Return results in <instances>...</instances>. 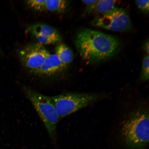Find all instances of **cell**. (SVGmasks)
<instances>
[{
	"label": "cell",
	"mask_w": 149,
	"mask_h": 149,
	"mask_svg": "<svg viewBox=\"0 0 149 149\" xmlns=\"http://www.w3.org/2000/svg\"><path fill=\"white\" fill-rule=\"evenodd\" d=\"M75 45L82 58L91 64L109 60L116 55L121 47L116 37L88 29L77 33Z\"/></svg>",
	"instance_id": "obj_1"
},
{
	"label": "cell",
	"mask_w": 149,
	"mask_h": 149,
	"mask_svg": "<svg viewBox=\"0 0 149 149\" xmlns=\"http://www.w3.org/2000/svg\"><path fill=\"white\" fill-rule=\"evenodd\" d=\"M149 112L144 108L134 111L123 124L121 134L126 144L133 148H141L149 141Z\"/></svg>",
	"instance_id": "obj_2"
},
{
	"label": "cell",
	"mask_w": 149,
	"mask_h": 149,
	"mask_svg": "<svg viewBox=\"0 0 149 149\" xmlns=\"http://www.w3.org/2000/svg\"><path fill=\"white\" fill-rule=\"evenodd\" d=\"M24 92L41 119L50 137L52 139H54L59 119L51 97L27 87L24 88Z\"/></svg>",
	"instance_id": "obj_3"
},
{
	"label": "cell",
	"mask_w": 149,
	"mask_h": 149,
	"mask_svg": "<svg viewBox=\"0 0 149 149\" xmlns=\"http://www.w3.org/2000/svg\"><path fill=\"white\" fill-rule=\"evenodd\" d=\"M97 94L65 93L52 97L59 120L95 101Z\"/></svg>",
	"instance_id": "obj_4"
},
{
	"label": "cell",
	"mask_w": 149,
	"mask_h": 149,
	"mask_svg": "<svg viewBox=\"0 0 149 149\" xmlns=\"http://www.w3.org/2000/svg\"><path fill=\"white\" fill-rule=\"evenodd\" d=\"M92 24L95 26L118 32L129 30L132 26L127 12L124 9L117 7L105 13L97 15Z\"/></svg>",
	"instance_id": "obj_5"
},
{
	"label": "cell",
	"mask_w": 149,
	"mask_h": 149,
	"mask_svg": "<svg viewBox=\"0 0 149 149\" xmlns=\"http://www.w3.org/2000/svg\"><path fill=\"white\" fill-rule=\"evenodd\" d=\"M50 53L43 45L38 42L29 45L20 51L22 64L33 74L40 68Z\"/></svg>",
	"instance_id": "obj_6"
},
{
	"label": "cell",
	"mask_w": 149,
	"mask_h": 149,
	"mask_svg": "<svg viewBox=\"0 0 149 149\" xmlns=\"http://www.w3.org/2000/svg\"><path fill=\"white\" fill-rule=\"evenodd\" d=\"M66 68L55 54H50L34 74L43 77H53L62 73Z\"/></svg>",
	"instance_id": "obj_7"
},
{
	"label": "cell",
	"mask_w": 149,
	"mask_h": 149,
	"mask_svg": "<svg viewBox=\"0 0 149 149\" xmlns=\"http://www.w3.org/2000/svg\"><path fill=\"white\" fill-rule=\"evenodd\" d=\"M29 30L31 34L36 33L41 36L52 39L56 42L61 40L60 33L56 30L46 24H37L30 26Z\"/></svg>",
	"instance_id": "obj_8"
},
{
	"label": "cell",
	"mask_w": 149,
	"mask_h": 149,
	"mask_svg": "<svg viewBox=\"0 0 149 149\" xmlns=\"http://www.w3.org/2000/svg\"><path fill=\"white\" fill-rule=\"evenodd\" d=\"M116 1L100 0L92 6L86 7V13L88 14L94 13L97 15L103 14L114 8L117 3Z\"/></svg>",
	"instance_id": "obj_9"
},
{
	"label": "cell",
	"mask_w": 149,
	"mask_h": 149,
	"mask_svg": "<svg viewBox=\"0 0 149 149\" xmlns=\"http://www.w3.org/2000/svg\"><path fill=\"white\" fill-rule=\"evenodd\" d=\"M55 54L66 68L73 60V52L66 45L61 44L56 47Z\"/></svg>",
	"instance_id": "obj_10"
},
{
	"label": "cell",
	"mask_w": 149,
	"mask_h": 149,
	"mask_svg": "<svg viewBox=\"0 0 149 149\" xmlns=\"http://www.w3.org/2000/svg\"><path fill=\"white\" fill-rule=\"evenodd\" d=\"M68 5V1L64 0H47L45 10L52 12L61 13L66 10Z\"/></svg>",
	"instance_id": "obj_11"
},
{
	"label": "cell",
	"mask_w": 149,
	"mask_h": 149,
	"mask_svg": "<svg viewBox=\"0 0 149 149\" xmlns=\"http://www.w3.org/2000/svg\"><path fill=\"white\" fill-rule=\"evenodd\" d=\"M149 55H145L143 59L142 68L140 76L141 80L144 81H148L149 79Z\"/></svg>",
	"instance_id": "obj_12"
},
{
	"label": "cell",
	"mask_w": 149,
	"mask_h": 149,
	"mask_svg": "<svg viewBox=\"0 0 149 149\" xmlns=\"http://www.w3.org/2000/svg\"><path fill=\"white\" fill-rule=\"evenodd\" d=\"M46 0H30L27 1V4L31 8L37 11L45 10Z\"/></svg>",
	"instance_id": "obj_13"
},
{
	"label": "cell",
	"mask_w": 149,
	"mask_h": 149,
	"mask_svg": "<svg viewBox=\"0 0 149 149\" xmlns=\"http://www.w3.org/2000/svg\"><path fill=\"white\" fill-rule=\"evenodd\" d=\"M136 4L138 8L141 12L148 14L149 12V1H136Z\"/></svg>",
	"instance_id": "obj_14"
},
{
	"label": "cell",
	"mask_w": 149,
	"mask_h": 149,
	"mask_svg": "<svg viewBox=\"0 0 149 149\" xmlns=\"http://www.w3.org/2000/svg\"><path fill=\"white\" fill-rule=\"evenodd\" d=\"M97 0H91V1H82V2L86 5L87 7H89L94 5L95 3Z\"/></svg>",
	"instance_id": "obj_15"
},
{
	"label": "cell",
	"mask_w": 149,
	"mask_h": 149,
	"mask_svg": "<svg viewBox=\"0 0 149 149\" xmlns=\"http://www.w3.org/2000/svg\"><path fill=\"white\" fill-rule=\"evenodd\" d=\"M149 40L148 39L146 42H144L143 46V49L146 52L147 55H149Z\"/></svg>",
	"instance_id": "obj_16"
},
{
	"label": "cell",
	"mask_w": 149,
	"mask_h": 149,
	"mask_svg": "<svg viewBox=\"0 0 149 149\" xmlns=\"http://www.w3.org/2000/svg\"><path fill=\"white\" fill-rule=\"evenodd\" d=\"M1 54H2L1 50V47H0V56H1Z\"/></svg>",
	"instance_id": "obj_17"
}]
</instances>
